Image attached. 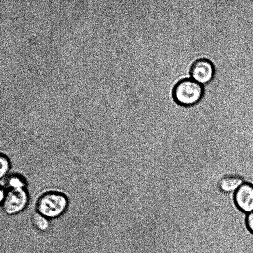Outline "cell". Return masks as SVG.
I'll return each mask as SVG.
<instances>
[{
  "label": "cell",
  "mask_w": 253,
  "mask_h": 253,
  "mask_svg": "<svg viewBox=\"0 0 253 253\" xmlns=\"http://www.w3.org/2000/svg\"><path fill=\"white\" fill-rule=\"evenodd\" d=\"M7 185L10 189L25 188V181L19 175H13L7 180Z\"/></svg>",
  "instance_id": "8"
},
{
  "label": "cell",
  "mask_w": 253,
  "mask_h": 253,
  "mask_svg": "<svg viewBox=\"0 0 253 253\" xmlns=\"http://www.w3.org/2000/svg\"><path fill=\"white\" fill-rule=\"evenodd\" d=\"M246 223L248 228L253 234V211L247 214Z\"/></svg>",
  "instance_id": "10"
},
{
  "label": "cell",
  "mask_w": 253,
  "mask_h": 253,
  "mask_svg": "<svg viewBox=\"0 0 253 253\" xmlns=\"http://www.w3.org/2000/svg\"><path fill=\"white\" fill-rule=\"evenodd\" d=\"M28 201V193L25 188H9L1 203L6 214L14 215L22 211Z\"/></svg>",
  "instance_id": "3"
},
{
  "label": "cell",
  "mask_w": 253,
  "mask_h": 253,
  "mask_svg": "<svg viewBox=\"0 0 253 253\" xmlns=\"http://www.w3.org/2000/svg\"><path fill=\"white\" fill-rule=\"evenodd\" d=\"M244 182L243 178L239 175H229L219 180L218 186L224 192H235Z\"/></svg>",
  "instance_id": "6"
},
{
  "label": "cell",
  "mask_w": 253,
  "mask_h": 253,
  "mask_svg": "<svg viewBox=\"0 0 253 253\" xmlns=\"http://www.w3.org/2000/svg\"><path fill=\"white\" fill-rule=\"evenodd\" d=\"M233 201L237 208L247 214L253 211V185L244 182L235 192Z\"/></svg>",
  "instance_id": "5"
},
{
  "label": "cell",
  "mask_w": 253,
  "mask_h": 253,
  "mask_svg": "<svg viewBox=\"0 0 253 253\" xmlns=\"http://www.w3.org/2000/svg\"><path fill=\"white\" fill-rule=\"evenodd\" d=\"M0 178L4 177L9 171L10 168V163L8 158L5 155L1 154L0 158Z\"/></svg>",
  "instance_id": "9"
},
{
  "label": "cell",
  "mask_w": 253,
  "mask_h": 253,
  "mask_svg": "<svg viewBox=\"0 0 253 253\" xmlns=\"http://www.w3.org/2000/svg\"><path fill=\"white\" fill-rule=\"evenodd\" d=\"M68 204L67 197L63 193L50 191L42 194L36 203L37 211L47 218H54L61 215Z\"/></svg>",
  "instance_id": "2"
},
{
  "label": "cell",
  "mask_w": 253,
  "mask_h": 253,
  "mask_svg": "<svg viewBox=\"0 0 253 253\" xmlns=\"http://www.w3.org/2000/svg\"><path fill=\"white\" fill-rule=\"evenodd\" d=\"M204 93L202 84L192 78L180 80L174 86L172 96L176 103L184 107H190L197 103Z\"/></svg>",
  "instance_id": "1"
},
{
  "label": "cell",
  "mask_w": 253,
  "mask_h": 253,
  "mask_svg": "<svg viewBox=\"0 0 253 253\" xmlns=\"http://www.w3.org/2000/svg\"><path fill=\"white\" fill-rule=\"evenodd\" d=\"M32 223L36 229L40 231H45L49 227L48 218L37 211L32 215Z\"/></svg>",
  "instance_id": "7"
},
{
  "label": "cell",
  "mask_w": 253,
  "mask_h": 253,
  "mask_svg": "<svg viewBox=\"0 0 253 253\" xmlns=\"http://www.w3.org/2000/svg\"><path fill=\"white\" fill-rule=\"evenodd\" d=\"M214 72L213 63L205 58H199L194 61L190 69L192 79L201 84L209 82L212 79Z\"/></svg>",
  "instance_id": "4"
}]
</instances>
